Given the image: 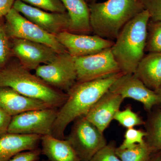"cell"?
Here are the masks:
<instances>
[{"instance_id": "6", "label": "cell", "mask_w": 161, "mask_h": 161, "mask_svg": "<svg viewBox=\"0 0 161 161\" xmlns=\"http://www.w3.org/2000/svg\"><path fill=\"white\" fill-rule=\"evenodd\" d=\"M66 139L77 153L80 161H89L107 144L103 132L84 116L74 121Z\"/></svg>"}, {"instance_id": "8", "label": "cell", "mask_w": 161, "mask_h": 161, "mask_svg": "<svg viewBox=\"0 0 161 161\" xmlns=\"http://www.w3.org/2000/svg\"><path fill=\"white\" fill-rule=\"evenodd\" d=\"M58 109L50 108L32 110L12 117L8 133L43 136L52 135Z\"/></svg>"}, {"instance_id": "27", "label": "cell", "mask_w": 161, "mask_h": 161, "mask_svg": "<svg viewBox=\"0 0 161 161\" xmlns=\"http://www.w3.org/2000/svg\"><path fill=\"white\" fill-rule=\"evenodd\" d=\"M115 142L107 143L93 156L89 161H121L116 153Z\"/></svg>"}, {"instance_id": "29", "label": "cell", "mask_w": 161, "mask_h": 161, "mask_svg": "<svg viewBox=\"0 0 161 161\" xmlns=\"http://www.w3.org/2000/svg\"><path fill=\"white\" fill-rule=\"evenodd\" d=\"M41 154L40 148L19 153L9 161H36L40 159Z\"/></svg>"}, {"instance_id": "4", "label": "cell", "mask_w": 161, "mask_h": 161, "mask_svg": "<svg viewBox=\"0 0 161 161\" xmlns=\"http://www.w3.org/2000/svg\"><path fill=\"white\" fill-rule=\"evenodd\" d=\"M0 87H9L21 95L57 108L62 106L68 98L67 93L52 86L19 63L0 69Z\"/></svg>"}, {"instance_id": "33", "label": "cell", "mask_w": 161, "mask_h": 161, "mask_svg": "<svg viewBox=\"0 0 161 161\" xmlns=\"http://www.w3.org/2000/svg\"><path fill=\"white\" fill-rule=\"evenodd\" d=\"M155 92L156 94L157 95L158 97L159 102V105L161 107V86L159 87L158 89L156 90V91H154Z\"/></svg>"}, {"instance_id": "34", "label": "cell", "mask_w": 161, "mask_h": 161, "mask_svg": "<svg viewBox=\"0 0 161 161\" xmlns=\"http://www.w3.org/2000/svg\"><path fill=\"white\" fill-rule=\"evenodd\" d=\"M86 2V3H89V4H91V3H94L96 2V1L97 0H85Z\"/></svg>"}, {"instance_id": "28", "label": "cell", "mask_w": 161, "mask_h": 161, "mask_svg": "<svg viewBox=\"0 0 161 161\" xmlns=\"http://www.w3.org/2000/svg\"><path fill=\"white\" fill-rule=\"evenodd\" d=\"M144 9L150 15V20L161 22V0H141Z\"/></svg>"}, {"instance_id": "3", "label": "cell", "mask_w": 161, "mask_h": 161, "mask_svg": "<svg viewBox=\"0 0 161 161\" xmlns=\"http://www.w3.org/2000/svg\"><path fill=\"white\" fill-rule=\"evenodd\" d=\"M150 17L144 10L121 31L111 47L112 54L124 74H133L144 56L147 25Z\"/></svg>"}, {"instance_id": "26", "label": "cell", "mask_w": 161, "mask_h": 161, "mask_svg": "<svg viewBox=\"0 0 161 161\" xmlns=\"http://www.w3.org/2000/svg\"><path fill=\"white\" fill-rule=\"evenodd\" d=\"M147 136L146 131L136 130L134 128L127 129L124 135V140L119 148L121 149H127L138 144L146 142L145 138Z\"/></svg>"}, {"instance_id": "1", "label": "cell", "mask_w": 161, "mask_h": 161, "mask_svg": "<svg viewBox=\"0 0 161 161\" xmlns=\"http://www.w3.org/2000/svg\"><path fill=\"white\" fill-rule=\"evenodd\" d=\"M123 74L121 72L103 79L77 81L67 93L66 101L58 109L52 135L64 139L68 125L78 117L85 116L99 98L109 90L112 84Z\"/></svg>"}, {"instance_id": "20", "label": "cell", "mask_w": 161, "mask_h": 161, "mask_svg": "<svg viewBox=\"0 0 161 161\" xmlns=\"http://www.w3.org/2000/svg\"><path fill=\"white\" fill-rule=\"evenodd\" d=\"M144 125L147 132L145 142L156 151L161 152V108L149 112Z\"/></svg>"}, {"instance_id": "32", "label": "cell", "mask_w": 161, "mask_h": 161, "mask_svg": "<svg viewBox=\"0 0 161 161\" xmlns=\"http://www.w3.org/2000/svg\"><path fill=\"white\" fill-rule=\"evenodd\" d=\"M150 161H161V151H158V152H156L153 156Z\"/></svg>"}, {"instance_id": "31", "label": "cell", "mask_w": 161, "mask_h": 161, "mask_svg": "<svg viewBox=\"0 0 161 161\" xmlns=\"http://www.w3.org/2000/svg\"><path fill=\"white\" fill-rule=\"evenodd\" d=\"M15 0H0V18L5 16L13 8Z\"/></svg>"}, {"instance_id": "15", "label": "cell", "mask_w": 161, "mask_h": 161, "mask_svg": "<svg viewBox=\"0 0 161 161\" xmlns=\"http://www.w3.org/2000/svg\"><path fill=\"white\" fill-rule=\"evenodd\" d=\"M0 108L13 117L32 110L52 107L42 101L21 95L9 87H0Z\"/></svg>"}, {"instance_id": "9", "label": "cell", "mask_w": 161, "mask_h": 161, "mask_svg": "<svg viewBox=\"0 0 161 161\" xmlns=\"http://www.w3.org/2000/svg\"><path fill=\"white\" fill-rule=\"evenodd\" d=\"M74 58L77 82L103 79L121 72L111 48L95 54Z\"/></svg>"}, {"instance_id": "35", "label": "cell", "mask_w": 161, "mask_h": 161, "mask_svg": "<svg viewBox=\"0 0 161 161\" xmlns=\"http://www.w3.org/2000/svg\"><path fill=\"white\" fill-rule=\"evenodd\" d=\"M36 161H49L48 160H40V159H39L37 160Z\"/></svg>"}, {"instance_id": "18", "label": "cell", "mask_w": 161, "mask_h": 161, "mask_svg": "<svg viewBox=\"0 0 161 161\" xmlns=\"http://www.w3.org/2000/svg\"><path fill=\"white\" fill-rule=\"evenodd\" d=\"M70 19V32L90 35L92 31L90 23L89 5L85 0H60Z\"/></svg>"}, {"instance_id": "5", "label": "cell", "mask_w": 161, "mask_h": 161, "mask_svg": "<svg viewBox=\"0 0 161 161\" xmlns=\"http://www.w3.org/2000/svg\"><path fill=\"white\" fill-rule=\"evenodd\" d=\"M5 17V27L9 39H23L43 43L58 53L67 51L56 36L32 23L13 8Z\"/></svg>"}, {"instance_id": "2", "label": "cell", "mask_w": 161, "mask_h": 161, "mask_svg": "<svg viewBox=\"0 0 161 161\" xmlns=\"http://www.w3.org/2000/svg\"><path fill=\"white\" fill-rule=\"evenodd\" d=\"M92 32L101 37L116 40L121 30L144 9L141 0H107L89 4Z\"/></svg>"}, {"instance_id": "12", "label": "cell", "mask_w": 161, "mask_h": 161, "mask_svg": "<svg viewBox=\"0 0 161 161\" xmlns=\"http://www.w3.org/2000/svg\"><path fill=\"white\" fill-rule=\"evenodd\" d=\"M12 54L21 65L29 71L36 70L41 64L50 63L58 53L43 43L20 39H13Z\"/></svg>"}, {"instance_id": "23", "label": "cell", "mask_w": 161, "mask_h": 161, "mask_svg": "<svg viewBox=\"0 0 161 161\" xmlns=\"http://www.w3.org/2000/svg\"><path fill=\"white\" fill-rule=\"evenodd\" d=\"M114 119L127 129L145 124V121L137 113L133 112L130 107H127L122 111L119 110L115 114Z\"/></svg>"}, {"instance_id": "21", "label": "cell", "mask_w": 161, "mask_h": 161, "mask_svg": "<svg viewBox=\"0 0 161 161\" xmlns=\"http://www.w3.org/2000/svg\"><path fill=\"white\" fill-rule=\"evenodd\" d=\"M156 151L145 142L127 149H116V153L121 161H150Z\"/></svg>"}, {"instance_id": "19", "label": "cell", "mask_w": 161, "mask_h": 161, "mask_svg": "<svg viewBox=\"0 0 161 161\" xmlns=\"http://www.w3.org/2000/svg\"><path fill=\"white\" fill-rule=\"evenodd\" d=\"M41 154L49 161H80L74 148L67 139H60L53 135L42 136Z\"/></svg>"}, {"instance_id": "7", "label": "cell", "mask_w": 161, "mask_h": 161, "mask_svg": "<svg viewBox=\"0 0 161 161\" xmlns=\"http://www.w3.org/2000/svg\"><path fill=\"white\" fill-rule=\"evenodd\" d=\"M35 71L38 77L65 93L77 82L75 58L68 51L58 53L52 62L40 65Z\"/></svg>"}, {"instance_id": "11", "label": "cell", "mask_w": 161, "mask_h": 161, "mask_svg": "<svg viewBox=\"0 0 161 161\" xmlns=\"http://www.w3.org/2000/svg\"><path fill=\"white\" fill-rule=\"evenodd\" d=\"M109 91L120 95L124 99L130 98L139 102L149 112L159 105L155 92L148 88L134 74L124 73L112 84Z\"/></svg>"}, {"instance_id": "17", "label": "cell", "mask_w": 161, "mask_h": 161, "mask_svg": "<svg viewBox=\"0 0 161 161\" xmlns=\"http://www.w3.org/2000/svg\"><path fill=\"white\" fill-rule=\"evenodd\" d=\"M133 74L148 88L158 89L161 86V53L144 55Z\"/></svg>"}, {"instance_id": "24", "label": "cell", "mask_w": 161, "mask_h": 161, "mask_svg": "<svg viewBox=\"0 0 161 161\" xmlns=\"http://www.w3.org/2000/svg\"><path fill=\"white\" fill-rule=\"evenodd\" d=\"M9 38L6 32L5 22L0 20V69L5 67L12 54Z\"/></svg>"}, {"instance_id": "22", "label": "cell", "mask_w": 161, "mask_h": 161, "mask_svg": "<svg viewBox=\"0 0 161 161\" xmlns=\"http://www.w3.org/2000/svg\"><path fill=\"white\" fill-rule=\"evenodd\" d=\"M145 51L161 53V22L149 20Z\"/></svg>"}, {"instance_id": "30", "label": "cell", "mask_w": 161, "mask_h": 161, "mask_svg": "<svg viewBox=\"0 0 161 161\" xmlns=\"http://www.w3.org/2000/svg\"><path fill=\"white\" fill-rule=\"evenodd\" d=\"M12 116L0 108V138L8 133Z\"/></svg>"}, {"instance_id": "16", "label": "cell", "mask_w": 161, "mask_h": 161, "mask_svg": "<svg viewBox=\"0 0 161 161\" xmlns=\"http://www.w3.org/2000/svg\"><path fill=\"white\" fill-rule=\"evenodd\" d=\"M42 136L8 132L0 138V161H9L19 153L39 148Z\"/></svg>"}, {"instance_id": "25", "label": "cell", "mask_w": 161, "mask_h": 161, "mask_svg": "<svg viewBox=\"0 0 161 161\" xmlns=\"http://www.w3.org/2000/svg\"><path fill=\"white\" fill-rule=\"evenodd\" d=\"M36 8L53 13L67 12L60 0H19Z\"/></svg>"}, {"instance_id": "13", "label": "cell", "mask_w": 161, "mask_h": 161, "mask_svg": "<svg viewBox=\"0 0 161 161\" xmlns=\"http://www.w3.org/2000/svg\"><path fill=\"white\" fill-rule=\"evenodd\" d=\"M56 36L74 58L95 54L111 48L115 42L97 35L77 34L68 31L61 32Z\"/></svg>"}, {"instance_id": "10", "label": "cell", "mask_w": 161, "mask_h": 161, "mask_svg": "<svg viewBox=\"0 0 161 161\" xmlns=\"http://www.w3.org/2000/svg\"><path fill=\"white\" fill-rule=\"evenodd\" d=\"M13 8L37 26L51 34L58 35L64 31H69L71 21L67 12H47L19 0H15Z\"/></svg>"}, {"instance_id": "14", "label": "cell", "mask_w": 161, "mask_h": 161, "mask_svg": "<svg viewBox=\"0 0 161 161\" xmlns=\"http://www.w3.org/2000/svg\"><path fill=\"white\" fill-rule=\"evenodd\" d=\"M124 100L120 95L109 90L84 116L103 133L114 119Z\"/></svg>"}]
</instances>
